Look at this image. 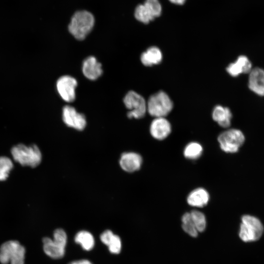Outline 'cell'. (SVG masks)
Here are the masks:
<instances>
[{"instance_id": "7", "label": "cell", "mask_w": 264, "mask_h": 264, "mask_svg": "<svg viewBox=\"0 0 264 264\" xmlns=\"http://www.w3.org/2000/svg\"><path fill=\"white\" fill-rule=\"evenodd\" d=\"M53 237V240L48 237L43 238L44 251L47 256L53 259H60L65 254L66 235L64 230L59 228L54 231Z\"/></svg>"}, {"instance_id": "22", "label": "cell", "mask_w": 264, "mask_h": 264, "mask_svg": "<svg viewBox=\"0 0 264 264\" xmlns=\"http://www.w3.org/2000/svg\"><path fill=\"white\" fill-rule=\"evenodd\" d=\"M182 228L183 230L193 237H196L198 234L195 225L193 221L190 212L184 213L182 218Z\"/></svg>"}, {"instance_id": "13", "label": "cell", "mask_w": 264, "mask_h": 264, "mask_svg": "<svg viewBox=\"0 0 264 264\" xmlns=\"http://www.w3.org/2000/svg\"><path fill=\"white\" fill-rule=\"evenodd\" d=\"M248 88L260 96H264V69L255 67L249 73Z\"/></svg>"}, {"instance_id": "9", "label": "cell", "mask_w": 264, "mask_h": 264, "mask_svg": "<svg viewBox=\"0 0 264 264\" xmlns=\"http://www.w3.org/2000/svg\"><path fill=\"white\" fill-rule=\"evenodd\" d=\"M77 85L76 80L68 75L61 77L56 83L59 94L62 98L67 102H71L75 100Z\"/></svg>"}, {"instance_id": "15", "label": "cell", "mask_w": 264, "mask_h": 264, "mask_svg": "<svg viewBox=\"0 0 264 264\" xmlns=\"http://www.w3.org/2000/svg\"><path fill=\"white\" fill-rule=\"evenodd\" d=\"M82 71L84 76L91 80H95L102 73L101 64L95 57L89 56L83 63Z\"/></svg>"}, {"instance_id": "12", "label": "cell", "mask_w": 264, "mask_h": 264, "mask_svg": "<svg viewBox=\"0 0 264 264\" xmlns=\"http://www.w3.org/2000/svg\"><path fill=\"white\" fill-rule=\"evenodd\" d=\"M142 162L141 156L134 152H126L122 154L119 160L121 168L128 173H132L139 170Z\"/></svg>"}, {"instance_id": "28", "label": "cell", "mask_w": 264, "mask_h": 264, "mask_svg": "<svg viewBox=\"0 0 264 264\" xmlns=\"http://www.w3.org/2000/svg\"><path fill=\"white\" fill-rule=\"evenodd\" d=\"M169 1L174 4L180 5H183L186 0H169Z\"/></svg>"}, {"instance_id": "2", "label": "cell", "mask_w": 264, "mask_h": 264, "mask_svg": "<svg viewBox=\"0 0 264 264\" xmlns=\"http://www.w3.org/2000/svg\"><path fill=\"white\" fill-rule=\"evenodd\" d=\"M11 153L14 159L22 166L35 167L42 160V154L36 145L18 144L12 148Z\"/></svg>"}, {"instance_id": "24", "label": "cell", "mask_w": 264, "mask_h": 264, "mask_svg": "<svg viewBox=\"0 0 264 264\" xmlns=\"http://www.w3.org/2000/svg\"><path fill=\"white\" fill-rule=\"evenodd\" d=\"M190 213L198 232L204 231L206 226V220L204 214L197 210H193Z\"/></svg>"}, {"instance_id": "18", "label": "cell", "mask_w": 264, "mask_h": 264, "mask_svg": "<svg viewBox=\"0 0 264 264\" xmlns=\"http://www.w3.org/2000/svg\"><path fill=\"white\" fill-rule=\"evenodd\" d=\"M140 59L144 66H150L159 64L162 59V54L158 47L152 46L142 53Z\"/></svg>"}, {"instance_id": "19", "label": "cell", "mask_w": 264, "mask_h": 264, "mask_svg": "<svg viewBox=\"0 0 264 264\" xmlns=\"http://www.w3.org/2000/svg\"><path fill=\"white\" fill-rule=\"evenodd\" d=\"M101 241L108 246L110 251L114 254L120 253L121 242L120 238L109 230L104 231L100 236Z\"/></svg>"}, {"instance_id": "21", "label": "cell", "mask_w": 264, "mask_h": 264, "mask_svg": "<svg viewBox=\"0 0 264 264\" xmlns=\"http://www.w3.org/2000/svg\"><path fill=\"white\" fill-rule=\"evenodd\" d=\"M76 243L81 245L82 247L88 251L94 246V240L92 235L88 232L81 231L77 233L75 237Z\"/></svg>"}, {"instance_id": "17", "label": "cell", "mask_w": 264, "mask_h": 264, "mask_svg": "<svg viewBox=\"0 0 264 264\" xmlns=\"http://www.w3.org/2000/svg\"><path fill=\"white\" fill-rule=\"evenodd\" d=\"M232 117L231 111L227 107L218 105L213 110V119L222 128H227L230 126Z\"/></svg>"}, {"instance_id": "4", "label": "cell", "mask_w": 264, "mask_h": 264, "mask_svg": "<svg viewBox=\"0 0 264 264\" xmlns=\"http://www.w3.org/2000/svg\"><path fill=\"white\" fill-rule=\"evenodd\" d=\"M25 253V248L18 241H7L0 247V263L24 264Z\"/></svg>"}, {"instance_id": "10", "label": "cell", "mask_w": 264, "mask_h": 264, "mask_svg": "<svg viewBox=\"0 0 264 264\" xmlns=\"http://www.w3.org/2000/svg\"><path fill=\"white\" fill-rule=\"evenodd\" d=\"M63 120L67 126L79 131L83 130L87 124L84 115L78 112L74 108L70 106L63 108Z\"/></svg>"}, {"instance_id": "23", "label": "cell", "mask_w": 264, "mask_h": 264, "mask_svg": "<svg viewBox=\"0 0 264 264\" xmlns=\"http://www.w3.org/2000/svg\"><path fill=\"white\" fill-rule=\"evenodd\" d=\"M134 16L137 20L144 23H149L154 18L143 4L137 6L134 11Z\"/></svg>"}, {"instance_id": "20", "label": "cell", "mask_w": 264, "mask_h": 264, "mask_svg": "<svg viewBox=\"0 0 264 264\" xmlns=\"http://www.w3.org/2000/svg\"><path fill=\"white\" fill-rule=\"evenodd\" d=\"M202 145L197 142H191L187 144L183 151L185 158L190 160H196L200 157L203 153Z\"/></svg>"}, {"instance_id": "1", "label": "cell", "mask_w": 264, "mask_h": 264, "mask_svg": "<svg viewBox=\"0 0 264 264\" xmlns=\"http://www.w3.org/2000/svg\"><path fill=\"white\" fill-rule=\"evenodd\" d=\"M94 24V18L91 13L79 11L72 17L68 30L76 39L83 40L91 31Z\"/></svg>"}, {"instance_id": "5", "label": "cell", "mask_w": 264, "mask_h": 264, "mask_svg": "<svg viewBox=\"0 0 264 264\" xmlns=\"http://www.w3.org/2000/svg\"><path fill=\"white\" fill-rule=\"evenodd\" d=\"M218 141L221 150L226 153L238 152L245 141L243 132L239 129H228L219 134Z\"/></svg>"}, {"instance_id": "8", "label": "cell", "mask_w": 264, "mask_h": 264, "mask_svg": "<svg viewBox=\"0 0 264 264\" xmlns=\"http://www.w3.org/2000/svg\"><path fill=\"white\" fill-rule=\"evenodd\" d=\"M124 103L129 110L127 113L129 118H141L147 111V103L144 98L133 91L128 92L124 98Z\"/></svg>"}, {"instance_id": "27", "label": "cell", "mask_w": 264, "mask_h": 264, "mask_svg": "<svg viewBox=\"0 0 264 264\" xmlns=\"http://www.w3.org/2000/svg\"><path fill=\"white\" fill-rule=\"evenodd\" d=\"M68 264H92L89 261L86 260H82L72 262Z\"/></svg>"}, {"instance_id": "6", "label": "cell", "mask_w": 264, "mask_h": 264, "mask_svg": "<svg viewBox=\"0 0 264 264\" xmlns=\"http://www.w3.org/2000/svg\"><path fill=\"white\" fill-rule=\"evenodd\" d=\"M263 231V225L256 217L249 215L242 217L239 236L243 241L248 242L258 240Z\"/></svg>"}, {"instance_id": "3", "label": "cell", "mask_w": 264, "mask_h": 264, "mask_svg": "<svg viewBox=\"0 0 264 264\" xmlns=\"http://www.w3.org/2000/svg\"><path fill=\"white\" fill-rule=\"evenodd\" d=\"M173 107L171 98L163 91L151 95L147 103V110L154 118L165 117L171 111Z\"/></svg>"}, {"instance_id": "14", "label": "cell", "mask_w": 264, "mask_h": 264, "mask_svg": "<svg viewBox=\"0 0 264 264\" xmlns=\"http://www.w3.org/2000/svg\"><path fill=\"white\" fill-rule=\"evenodd\" d=\"M252 69V64L249 59L246 56L241 55L235 62L228 65L226 71L231 76L237 77L242 73H249Z\"/></svg>"}, {"instance_id": "16", "label": "cell", "mask_w": 264, "mask_h": 264, "mask_svg": "<svg viewBox=\"0 0 264 264\" xmlns=\"http://www.w3.org/2000/svg\"><path fill=\"white\" fill-rule=\"evenodd\" d=\"M209 199L210 195L208 191L203 188L199 187L189 194L187 202L191 206L201 208L208 204Z\"/></svg>"}, {"instance_id": "11", "label": "cell", "mask_w": 264, "mask_h": 264, "mask_svg": "<svg viewBox=\"0 0 264 264\" xmlns=\"http://www.w3.org/2000/svg\"><path fill=\"white\" fill-rule=\"evenodd\" d=\"M172 126L165 117H156L150 125V132L152 136L158 140L166 139L171 133Z\"/></svg>"}, {"instance_id": "26", "label": "cell", "mask_w": 264, "mask_h": 264, "mask_svg": "<svg viewBox=\"0 0 264 264\" xmlns=\"http://www.w3.org/2000/svg\"><path fill=\"white\" fill-rule=\"evenodd\" d=\"M143 4L154 19L161 15L162 6L158 0H145Z\"/></svg>"}, {"instance_id": "25", "label": "cell", "mask_w": 264, "mask_h": 264, "mask_svg": "<svg viewBox=\"0 0 264 264\" xmlns=\"http://www.w3.org/2000/svg\"><path fill=\"white\" fill-rule=\"evenodd\" d=\"M13 167L10 159L5 156L0 157V180H5Z\"/></svg>"}]
</instances>
